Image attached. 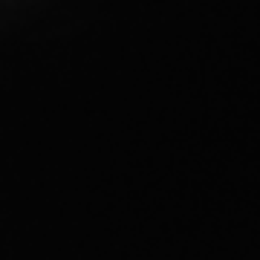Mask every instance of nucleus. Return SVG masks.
I'll return each instance as SVG.
<instances>
[]
</instances>
